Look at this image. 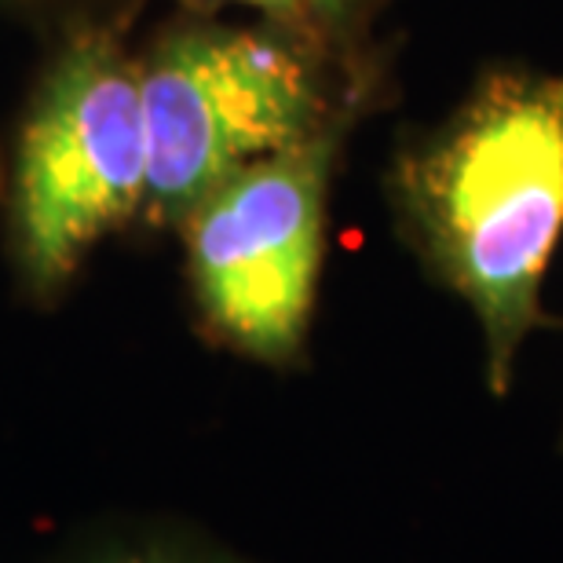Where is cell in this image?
I'll return each instance as SVG.
<instances>
[{
	"label": "cell",
	"instance_id": "1",
	"mask_svg": "<svg viewBox=\"0 0 563 563\" xmlns=\"http://www.w3.org/2000/svg\"><path fill=\"white\" fill-rule=\"evenodd\" d=\"M399 239L479 325L494 396L545 319V272L563 239V70L487 66L385 168Z\"/></svg>",
	"mask_w": 563,
	"mask_h": 563
},
{
	"label": "cell",
	"instance_id": "2",
	"mask_svg": "<svg viewBox=\"0 0 563 563\" xmlns=\"http://www.w3.org/2000/svg\"><path fill=\"white\" fill-rule=\"evenodd\" d=\"M151 231H176L228 176L388 99L391 66H355L261 19L184 11L136 52Z\"/></svg>",
	"mask_w": 563,
	"mask_h": 563
},
{
	"label": "cell",
	"instance_id": "3",
	"mask_svg": "<svg viewBox=\"0 0 563 563\" xmlns=\"http://www.w3.org/2000/svg\"><path fill=\"white\" fill-rule=\"evenodd\" d=\"M140 59L114 30H77L44 66L11 151L8 253L30 300H55L114 234L143 223Z\"/></svg>",
	"mask_w": 563,
	"mask_h": 563
},
{
	"label": "cell",
	"instance_id": "4",
	"mask_svg": "<svg viewBox=\"0 0 563 563\" xmlns=\"http://www.w3.org/2000/svg\"><path fill=\"white\" fill-rule=\"evenodd\" d=\"M355 129L344 121L228 176L176 228L190 303L212 344L261 366H292L308 352L330 190Z\"/></svg>",
	"mask_w": 563,
	"mask_h": 563
},
{
	"label": "cell",
	"instance_id": "5",
	"mask_svg": "<svg viewBox=\"0 0 563 563\" xmlns=\"http://www.w3.org/2000/svg\"><path fill=\"white\" fill-rule=\"evenodd\" d=\"M179 8L198 11V15L245 11L250 19L319 44L344 63L391 66L385 37H380L388 0H179Z\"/></svg>",
	"mask_w": 563,
	"mask_h": 563
},
{
	"label": "cell",
	"instance_id": "6",
	"mask_svg": "<svg viewBox=\"0 0 563 563\" xmlns=\"http://www.w3.org/2000/svg\"><path fill=\"white\" fill-rule=\"evenodd\" d=\"M48 563H228L184 534L154 523L110 520L81 531L66 542Z\"/></svg>",
	"mask_w": 563,
	"mask_h": 563
}]
</instances>
